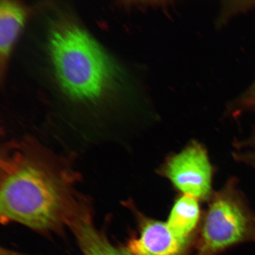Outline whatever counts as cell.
I'll use <instances>...</instances> for the list:
<instances>
[{"label":"cell","instance_id":"obj_1","mask_svg":"<svg viewBox=\"0 0 255 255\" xmlns=\"http://www.w3.org/2000/svg\"><path fill=\"white\" fill-rule=\"evenodd\" d=\"M73 175L55 156L29 144L7 146L1 159L0 213L39 232L57 231L85 211Z\"/></svg>","mask_w":255,"mask_h":255},{"label":"cell","instance_id":"obj_2","mask_svg":"<svg viewBox=\"0 0 255 255\" xmlns=\"http://www.w3.org/2000/svg\"><path fill=\"white\" fill-rule=\"evenodd\" d=\"M49 46L57 78L70 97L94 101L110 87L114 66L85 30L72 24L57 25L51 31Z\"/></svg>","mask_w":255,"mask_h":255},{"label":"cell","instance_id":"obj_3","mask_svg":"<svg viewBox=\"0 0 255 255\" xmlns=\"http://www.w3.org/2000/svg\"><path fill=\"white\" fill-rule=\"evenodd\" d=\"M204 213L196 255H216L244 242L255 241V213L232 178L213 193Z\"/></svg>","mask_w":255,"mask_h":255},{"label":"cell","instance_id":"obj_4","mask_svg":"<svg viewBox=\"0 0 255 255\" xmlns=\"http://www.w3.org/2000/svg\"><path fill=\"white\" fill-rule=\"evenodd\" d=\"M157 173L183 195L205 201L213 193L215 168L205 146L194 140L182 150L168 156Z\"/></svg>","mask_w":255,"mask_h":255},{"label":"cell","instance_id":"obj_5","mask_svg":"<svg viewBox=\"0 0 255 255\" xmlns=\"http://www.w3.org/2000/svg\"><path fill=\"white\" fill-rule=\"evenodd\" d=\"M138 234L130 238L128 250L133 255H186L192 242L185 241L171 231L167 223L143 214L132 203Z\"/></svg>","mask_w":255,"mask_h":255},{"label":"cell","instance_id":"obj_6","mask_svg":"<svg viewBox=\"0 0 255 255\" xmlns=\"http://www.w3.org/2000/svg\"><path fill=\"white\" fill-rule=\"evenodd\" d=\"M69 227L84 255H133L128 248L114 246L103 233L98 231L87 210L78 216Z\"/></svg>","mask_w":255,"mask_h":255},{"label":"cell","instance_id":"obj_7","mask_svg":"<svg viewBox=\"0 0 255 255\" xmlns=\"http://www.w3.org/2000/svg\"><path fill=\"white\" fill-rule=\"evenodd\" d=\"M193 197L181 195L175 199L167 222L177 237L192 242L202 216L198 202Z\"/></svg>","mask_w":255,"mask_h":255},{"label":"cell","instance_id":"obj_8","mask_svg":"<svg viewBox=\"0 0 255 255\" xmlns=\"http://www.w3.org/2000/svg\"><path fill=\"white\" fill-rule=\"evenodd\" d=\"M25 12L13 1H1L0 4V56L1 62L7 58L23 27Z\"/></svg>","mask_w":255,"mask_h":255},{"label":"cell","instance_id":"obj_9","mask_svg":"<svg viewBox=\"0 0 255 255\" xmlns=\"http://www.w3.org/2000/svg\"><path fill=\"white\" fill-rule=\"evenodd\" d=\"M237 151L234 153L236 160L244 162L255 168V132L250 138L236 142Z\"/></svg>","mask_w":255,"mask_h":255},{"label":"cell","instance_id":"obj_10","mask_svg":"<svg viewBox=\"0 0 255 255\" xmlns=\"http://www.w3.org/2000/svg\"><path fill=\"white\" fill-rule=\"evenodd\" d=\"M228 113H235V112L250 110L255 113V100H236L228 106Z\"/></svg>","mask_w":255,"mask_h":255},{"label":"cell","instance_id":"obj_11","mask_svg":"<svg viewBox=\"0 0 255 255\" xmlns=\"http://www.w3.org/2000/svg\"><path fill=\"white\" fill-rule=\"evenodd\" d=\"M240 100H255V81L251 87L248 89L245 93L238 98Z\"/></svg>","mask_w":255,"mask_h":255}]
</instances>
